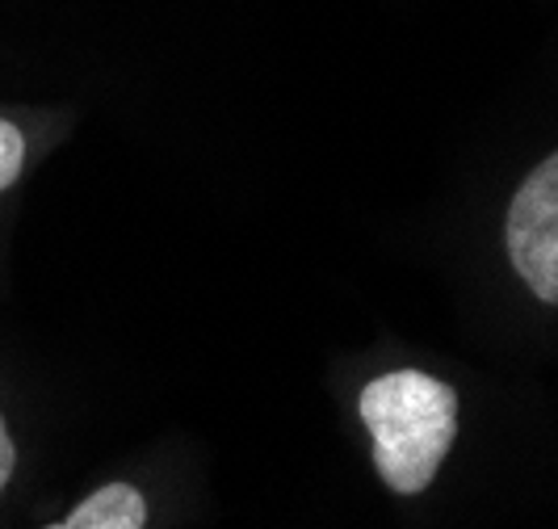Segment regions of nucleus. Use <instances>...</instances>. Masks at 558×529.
<instances>
[{
	"mask_svg": "<svg viewBox=\"0 0 558 529\" xmlns=\"http://www.w3.org/2000/svg\"><path fill=\"white\" fill-rule=\"evenodd\" d=\"M369 458L391 496H424L458 442V390L424 370H387L357 395Z\"/></svg>",
	"mask_w": 558,
	"mask_h": 529,
	"instance_id": "nucleus-1",
	"label": "nucleus"
},
{
	"mask_svg": "<svg viewBox=\"0 0 558 529\" xmlns=\"http://www.w3.org/2000/svg\"><path fill=\"white\" fill-rule=\"evenodd\" d=\"M508 261L542 303L558 306V152L525 172L504 219Z\"/></svg>",
	"mask_w": 558,
	"mask_h": 529,
	"instance_id": "nucleus-2",
	"label": "nucleus"
},
{
	"mask_svg": "<svg viewBox=\"0 0 558 529\" xmlns=\"http://www.w3.org/2000/svg\"><path fill=\"white\" fill-rule=\"evenodd\" d=\"M151 526V501L131 479H106L88 496L72 504L63 517L38 529H147Z\"/></svg>",
	"mask_w": 558,
	"mask_h": 529,
	"instance_id": "nucleus-3",
	"label": "nucleus"
},
{
	"mask_svg": "<svg viewBox=\"0 0 558 529\" xmlns=\"http://www.w3.org/2000/svg\"><path fill=\"white\" fill-rule=\"evenodd\" d=\"M26 160H29L26 131H22L17 122L0 118V194H9V190L22 181V172H26Z\"/></svg>",
	"mask_w": 558,
	"mask_h": 529,
	"instance_id": "nucleus-4",
	"label": "nucleus"
},
{
	"mask_svg": "<svg viewBox=\"0 0 558 529\" xmlns=\"http://www.w3.org/2000/svg\"><path fill=\"white\" fill-rule=\"evenodd\" d=\"M17 467H22V446H17V437H13L9 417L0 412V504H4L13 479H17Z\"/></svg>",
	"mask_w": 558,
	"mask_h": 529,
	"instance_id": "nucleus-5",
	"label": "nucleus"
}]
</instances>
